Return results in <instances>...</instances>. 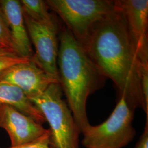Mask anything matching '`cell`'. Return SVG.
Listing matches in <instances>:
<instances>
[{"label":"cell","instance_id":"cell-1","mask_svg":"<svg viewBox=\"0 0 148 148\" xmlns=\"http://www.w3.org/2000/svg\"><path fill=\"white\" fill-rule=\"evenodd\" d=\"M93 63L136 109L143 108L140 92L142 64L117 1V8L97 23L81 44Z\"/></svg>","mask_w":148,"mask_h":148},{"label":"cell","instance_id":"cell-2","mask_svg":"<svg viewBox=\"0 0 148 148\" xmlns=\"http://www.w3.org/2000/svg\"><path fill=\"white\" fill-rule=\"evenodd\" d=\"M59 82L82 133L90 125L86 111L87 98L104 86L106 78L65 26L59 32Z\"/></svg>","mask_w":148,"mask_h":148},{"label":"cell","instance_id":"cell-3","mask_svg":"<svg viewBox=\"0 0 148 148\" xmlns=\"http://www.w3.org/2000/svg\"><path fill=\"white\" fill-rule=\"evenodd\" d=\"M63 95L60 84L54 83L29 99L49 123L51 148H79L81 132Z\"/></svg>","mask_w":148,"mask_h":148},{"label":"cell","instance_id":"cell-4","mask_svg":"<svg viewBox=\"0 0 148 148\" xmlns=\"http://www.w3.org/2000/svg\"><path fill=\"white\" fill-rule=\"evenodd\" d=\"M133 107L126 98L119 97L111 115L100 125H90L82 132V145L85 148H123L136 135L133 126Z\"/></svg>","mask_w":148,"mask_h":148},{"label":"cell","instance_id":"cell-5","mask_svg":"<svg viewBox=\"0 0 148 148\" xmlns=\"http://www.w3.org/2000/svg\"><path fill=\"white\" fill-rule=\"evenodd\" d=\"M49 8L54 11L65 27L82 44L95 24L117 8V1L47 0Z\"/></svg>","mask_w":148,"mask_h":148},{"label":"cell","instance_id":"cell-6","mask_svg":"<svg viewBox=\"0 0 148 148\" xmlns=\"http://www.w3.org/2000/svg\"><path fill=\"white\" fill-rule=\"evenodd\" d=\"M23 14L30 41L35 48V53L30 60L59 82L58 21L44 23L36 21L24 13Z\"/></svg>","mask_w":148,"mask_h":148},{"label":"cell","instance_id":"cell-7","mask_svg":"<svg viewBox=\"0 0 148 148\" xmlns=\"http://www.w3.org/2000/svg\"><path fill=\"white\" fill-rule=\"evenodd\" d=\"M142 64H148V1L119 0Z\"/></svg>","mask_w":148,"mask_h":148},{"label":"cell","instance_id":"cell-8","mask_svg":"<svg viewBox=\"0 0 148 148\" xmlns=\"http://www.w3.org/2000/svg\"><path fill=\"white\" fill-rule=\"evenodd\" d=\"M0 128L8 133L11 146L32 142L48 131L30 117L5 104H0Z\"/></svg>","mask_w":148,"mask_h":148},{"label":"cell","instance_id":"cell-9","mask_svg":"<svg viewBox=\"0 0 148 148\" xmlns=\"http://www.w3.org/2000/svg\"><path fill=\"white\" fill-rule=\"evenodd\" d=\"M0 82L15 85L29 99L41 95L49 85L59 84L30 59L8 69L0 77Z\"/></svg>","mask_w":148,"mask_h":148},{"label":"cell","instance_id":"cell-10","mask_svg":"<svg viewBox=\"0 0 148 148\" xmlns=\"http://www.w3.org/2000/svg\"><path fill=\"white\" fill-rule=\"evenodd\" d=\"M0 7L5 17L16 51L24 57L31 58L34 52L20 1L1 0Z\"/></svg>","mask_w":148,"mask_h":148},{"label":"cell","instance_id":"cell-11","mask_svg":"<svg viewBox=\"0 0 148 148\" xmlns=\"http://www.w3.org/2000/svg\"><path fill=\"white\" fill-rule=\"evenodd\" d=\"M0 104L14 107L41 125L46 122L41 112L24 92L15 85L0 82Z\"/></svg>","mask_w":148,"mask_h":148},{"label":"cell","instance_id":"cell-12","mask_svg":"<svg viewBox=\"0 0 148 148\" xmlns=\"http://www.w3.org/2000/svg\"><path fill=\"white\" fill-rule=\"evenodd\" d=\"M20 2L23 13L36 21L52 23L57 21L55 16L49 12L46 1L21 0Z\"/></svg>","mask_w":148,"mask_h":148},{"label":"cell","instance_id":"cell-13","mask_svg":"<svg viewBox=\"0 0 148 148\" xmlns=\"http://www.w3.org/2000/svg\"><path fill=\"white\" fill-rule=\"evenodd\" d=\"M30 59L21 56L13 49L0 44V77L12 66Z\"/></svg>","mask_w":148,"mask_h":148},{"label":"cell","instance_id":"cell-14","mask_svg":"<svg viewBox=\"0 0 148 148\" xmlns=\"http://www.w3.org/2000/svg\"><path fill=\"white\" fill-rule=\"evenodd\" d=\"M140 92L142 101V109L148 116V64H142L140 74Z\"/></svg>","mask_w":148,"mask_h":148},{"label":"cell","instance_id":"cell-15","mask_svg":"<svg viewBox=\"0 0 148 148\" xmlns=\"http://www.w3.org/2000/svg\"><path fill=\"white\" fill-rule=\"evenodd\" d=\"M0 44L11 48L16 51L11 37V33L5 21L2 8L0 7Z\"/></svg>","mask_w":148,"mask_h":148},{"label":"cell","instance_id":"cell-16","mask_svg":"<svg viewBox=\"0 0 148 148\" xmlns=\"http://www.w3.org/2000/svg\"><path fill=\"white\" fill-rule=\"evenodd\" d=\"M8 148H51L50 131L48 130L47 132L45 133L42 136L32 142L11 146V147Z\"/></svg>","mask_w":148,"mask_h":148},{"label":"cell","instance_id":"cell-17","mask_svg":"<svg viewBox=\"0 0 148 148\" xmlns=\"http://www.w3.org/2000/svg\"><path fill=\"white\" fill-rule=\"evenodd\" d=\"M134 148H148V116L146 118V121L143 132L139 138Z\"/></svg>","mask_w":148,"mask_h":148}]
</instances>
